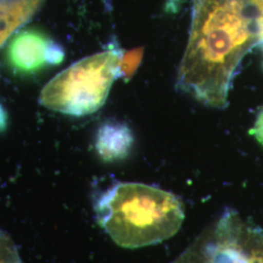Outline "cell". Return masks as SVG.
<instances>
[{
    "instance_id": "6da1fadb",
    "label": "cell",
    "mask_w": 263,
    "mask_h": 263,
    "mask_svg": "<svg viewBox=\"0 0 263 263\" xmlns=\"http://www.w3.org/2000/svg\"><path fill=\"white\" fill-rule=\"evenodd\" d=\"M187 47L177 87L200 103L224 108L236 69L257 43L243 0H192Z\"/></svg>"
},
{
    "instance_id": "7a4b0ae2",
    "label": "cell",
    "mask_w": 263,
    "mask_h": 263,
    "mask_svg": "<svg viewBox=\"0 0 263 263\" xmlns=\"http://www.w3.org/2000/svg\"><path fill=\"white\" fill-rule=\"evenodd\" d=\"M99 223L123 248L158 244L175 235L184 219L176 195L142 183H118L96 204Z\"/></svg>"
},
{
    "instance_id": "3957f363",
    "label": "cell",
    "mask_w": 263,
    "mask_h": 263,
    "mask_svg": "<svg viewBox=\"0 0 263 263\" xmlns=\"http://www.w3.org/2000/svg\"><path fill=\"white\" fill-rule=\"evenodd\" d=\"M122 51L110 48L84 58L55 76L39 96V103L57 112L84 116L104 105L119 77Z\"/></svg>"
},
{
    "instance_id": "277c9868",
    "label": "cell",
    "mask_w": 263,
    "mask_h": 263,
    "mask_svg": "<svg viewBox=\"0 0 263 263\" xmlns=\"http://www.w3.org/2000/svg\"><path fill=\"white\" fill-rule=\"evenodd\" d=\"M65 58L63 47L37 28L17 32L5 49L6 65L16 76H32L51 66L60 65Z\"/></svg>"
},
{
    "instance_id": "5b68a950",
    "label": "cell",
    "mask_w": 263,
    "mask_h": 263,
    "mask_svg": "<svg viewBox=\"0 0 263 263\" xmlns=\"http://www.w3.org/2000/svg\"><path fill=\"white\" fill-rule=\"evenodd\" d=\"M134 142V134L127 124L107 121L97 132L95 146L101 159L115 162L125 159L130 154Z\"/></svg>"
},
{
    "instance_id": "8992f818",
    "label": "cell",
    "mask_w": 263,
    "mask_h": 263,
    "mask_svg": "<svg viewBox=\"0 0 263 263\" xmlns=\"http://www.w3.org/2000/svg\"><path fill=\"white\" fill-rule=\"evenodd\" d=\"M40 0H0V47L28 21Z\"/></svg>"
},
{
    "instance_id": "52a82bcc",
    "label": "cell",
    "mask_w": 263,
    "mask_h": 263,
    "mask_svg": "<svg viewBox=\"0 0 263 263\" xmlns=\"http://www.w3.org/2000/svg\"><path fill=\"white\" fill-rule=\"evenodd\" d=\"M143 48H136L127 52H122L119 65V77L125 82H129L141 65Z\"/></svg>"
},
{
    "instance_id": "ba28073f",
    "label": "cell",
    "mask_w": 263,
    "mask_h": 263,
    "mask_svg": "<svg viewBox=\"0 0 263 263\" xmlns=\"http://www.w3.org/2000/svg\"><path fill=\"white\" fill-rule=\"evenodd\" d=\"M247 14L254 23L257 43L263 46V0H243Z\"/></svg>"
},
{
    "instance_id": "9c48e42d",
    "label": "cell",
    "mask_w": 263,
    "mask_h": 263,
    "mask_svg": "<svg viewBox=\"0 0 263 263\" xmlns=\"http://www.w3.org/2000/svg\"><path fill=\"white\" fill-rule=\"evenodd\" d=\"M249 134L253 136L257 142L263 146V107L257 115L253 128L249 131Z\"/></svg>"
},
{
    "instance_id": "30bf717a",
    "label": "cell",
    "mask_w": 263,
    "mask_h": 263,
    "mask_svg": "<svg viewBox=\"0 0 263 263\" xmlns=\"http://www.w3.org/2000/svg\"><path fill=\"white\" fill-rule=\"evenodd\" d=\"M6 121H7V116L2 106L0 105V130L5 129L6 127Z\"/></svg>"
},
{
    "instance_id": "8fae6325",
    "label": "cell",
    "mask_w": 263,
    "mask_h": 263,
    "mask_svg": "<svg viewBox=\"0 0 263 263\" xmlns=\"http://www.w3.org/2000/svg\"><path fill=\"white\" fill-rule=\"evenodd\" d=\"M248 263H263V258L254 256V257H252V258H249Z\"/></svg>"
}]
</instances>
